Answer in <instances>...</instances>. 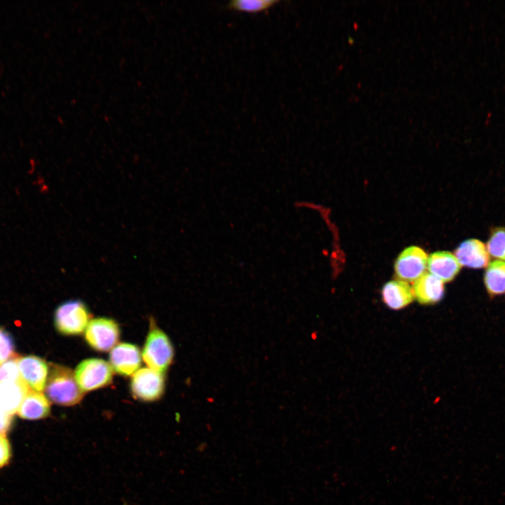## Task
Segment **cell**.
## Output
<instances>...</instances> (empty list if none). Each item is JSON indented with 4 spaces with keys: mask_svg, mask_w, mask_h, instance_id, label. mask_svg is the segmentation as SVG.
Returning <instances> with one entry per match:
<instances>
[{
    "mask_svg": "<svg viewBox=\"0 0 505 505\" xmlns=\"http://www.w3.org/2000/svg\"><path fill=\"white\" fill-rule=\"evenodd\" d=\"M277 0H233L227 7L237 11L258 13L267 10L278 3Z\"/></svg>",
    "mask_w": 505,
    "mask_h": 505,
    "instance_id": "cell-17",
    "label": "cell"
},
{
    "mask_svg": "<svg viewBox=\"0 0 505 505\" xmlns=\"http://www.w3.org/2000/svg\"><path fill=\"white\" fill-rule=\"evenodd\" d=\"M120 330L118 324L108 318L91 320L85 330V339L93 349L99 351L112 350L119 341Z\"/></svg>",
    "mask_w": 505,
    "mask_h": 505,
    "instance_id": "cell-5",
    "label": "cell"
},
{
    "mask_svg": "<svg viewBox=\"0 0 505 505\" xmlns=\"http://www.w3.org/2000/svg\"><path fill=\"white\" fill-rule=\"evenodd\" d=\"M18 365L21 377L28 386L41 392L45 388L49 370L46 361L36 356L29 355L18 357Z\"/></svg>",
    "mask_w": 505,
    "mask_h": 505,
    "instance_id": "cell-9",
    "label": "cell"
},
{
    "mask_svg": "<svg viewBox=\"0 0 505 505\" xmlns=\"http://www.w3.org/2000/svg\"><path fill=\"white\" fill-rule=\"evenodd\" d=\"M384 303L390 309L398 310L409 305L414 299L412 287L408 282L393 280L386 283L382 289Z\"/></svg>",
    "mask_w": 505,
    "mask_h": 505,
    "instance_id": "cell-13",
    "label": "cell"
},
{
    "mask_svg": "<svg viewBox=\"0 0 505 505\" xmlns=\"http://www.w3.org/2000/svg\"><path fill=\"white\" fill-rule=\"evenodd\" d=\"M15 345L12 336L0 328V365L15 356Z\"/></svg>",
    "mask_w": 505,
    "mask_h": 505,
    "instance_id": "cell-20",
    "label": "cell"
},
{
    "mask_svg": "<svg viewBox=\"0 0 505 505\" xmlns=\"http://www.w3.org/2000/svg\"><path fill=\"white\" fill-rule=\"evenodd\" d=\"M18 357L15 355L0 365V382L22 379L18 365Z\"/></svg>",
    "mask_w": 505,
    "mask_h": 505,
    "instance_id": "cell-19",
    "label": "cell"
},
{
    "mask_svg": "<svg viewBox=\"0 0 505 505\" xmlns=\"http://www.w3.org/2000/svg\"><path fill=\"white\" fill-rule=\"evenodd\" d=\"M428 256L418 246H410L403 250L394 264V271L399 280L410 282L418 279L425 273Z\"/></svg>",
    "mask_w": 505,
    "mask_h": 505,
    "instance_id": "cell-7",
    "label": "cell"
},
{
    "mask_svg": "<svg viewBox=\"0 0 505 505\" xmlns=\"http://www.w3.org/2000/svg\"><path fill=\"white\" fill-rule=\"evenodd\" d=\"M91 315L81 301L73 299L61 304L56 309L54 323L57 330L65 335H76L85 331Z\"/></svg>",
    "mask_w": 505,
    "mask_h": 505,
    "instance_id": "cell-3",
    "label": "cell"
},
{
    "mask_svg": "<svg viewBox=\"0 0 505 505\" xmlns=\"http://www.w3.org/2000/svg\"><path fill=\"white\" fill-rule=\"evenodd\" d=\"M29 389L22 379L0 382V409L13 415L18 412Z\"/></svg>",
    "mask_w": 505,
    "mask_h": 505,
    "instance_id": "cell-14",
    "label": "cell"
},
{
    "mask_svg": "<svg viewBox=\"0 0 505 505\" xmlns=\"http://www.w3.org/2000/svg\"><path fill=\"white\" fill-rule=\"evenodd\" d=\"M414 297L422 304L440 302L445 293L444 283L429 272L417 279L412 287Z\"/></svg>",
    "mask_w": 505,
    "mask_h": 505,
    "instance_id": "cell-12",
    "label": "cell"
},
{
    "mask_svg": "<svg viewBox=\"0 0 505 505\" xmlns=\"http://www.w3.org/2000/svg\"><path fill=\"white\" fill-rule=\"evenodd\" d=\"M13 415L0 409V434H6L11 429Z\"/></svg>",
    "mask_w": 505,
    "mask_h": 505,
    "instance_id": "cell-22",
    "label": "cell"
},
{
    "mask_svg": "<svg viewBox=\"0 0 505 505\" xmlns=\"http://www.w3.org/2000/svg\"><path fill=\"white\" fill-rule=\"evenodd\" d=\"M130 386L136 398L154 401L163 393L165 379L163 373L148 367L142 368L133 375Z\"/></svg>",
    "mask_w": 505,
    "mask_h": 505,
    "instance_id": "cell-6",
    "label": "cell"
},
{
    "mask_svg": "<svg viewBox=\"0 0 505 505\" xmlns=\"http://www.w3.org/2000/svg\"><path fill=\"white\" fill-rule=\"evenodd\" d=\"M11 457V447L6 434H0V469L8 464Z\"/></svg>",
    "mask_w": 505,
    "mask_h": 505,
    "instance_id": "cell-21",
    "label": "cell"
},
{
    "mask_svg": "<svg viewBox=\"0 0 505 505\" xmlns=\"http://www.w3.org/2000/svg\"><path fill=\"white\" fill-rule=\"evenodd\" d=\"M454 255L461 266L481 269L489 263V253L485 244L475 238L463 241L455 250Z\"/></svg>",
    "mask_w": 505,
    "mask_h": 505,
    "instance_id": "cell-10",
    "label": "cell"
},
{
    "mask_svg": "<svg viewBox=\"0 0 505 505\" xmlns=\"http://www.w3.org/2000/svg\"><path fill=\"white\" fill-rule=\"evenodd\" d=\"M484 283L491 296L505 293V262L494 260L490 263L484 276Z\"/></svg>",
    "mask_w": 505,
    "mask_h": 505,
    "instance_id": "cell-16",
    "label": "cell"
},
{
    "mask_svg": "<svg viewBox=\"0 0 505 505\" xmlns=\"http://www.w3.org/2000/svg\"><path fill=\"white\" fill-rule=\"evenodd\" d=\"M173 356V346L169 338L151 321L142 352V360L148 368L163 373L171 364Z\"/></svg>",
    "mask_w": 505,
    "mask_h": 505,
    "instance_id": "cell-2",
    "label": "cell"
},
{
    "mask_svg": "<svg viewBox=\"0 0 505 505\" xmlns=\"http://www.w3.org/2000/svg\"><path fill=\"white\" fill-rule=\"evenodd\" d=\"M74 375L80 389L84 393L110 384L114 370L109 362L100 358H88L77 365Z\"/></svg>",
    "mask_w": 505,
    "mask_h": 505,
    "instance_id": "cell-4",
    "label": "cell"
},
{
    "mask_svg": "<svg viewBox=\"0 0 505 505\" xmlns=\"http://www.w3.org/2000/svg\"><path fill=\"white\" fill-rule=\"evenodd\" d=\"M486 248L492 257L505 262V229L499 228L492 233Z\"/></svg>",
    "mask_w": 505,
    "mask_h": 505,
    "instance_id": "cell-18",
    "label": "cell"
},
{
    "mask_svg": "<svg viewBox=\"0 0 505 505\" xmlns=\"http://www.w3.org/2000/svg\"><path fill=\"white\" fill-rule=\"evenodd\" d=\"M461 267L455 255L447 251H438L428 256L429 273L443 283L452 281L459 274Z\"/></svg>",
    "mask_w": 505,
    "mask_h": 505,
    "instance_id": "cell-11",
    "label": "cell"
},
{
    "mask_svg": "<svg viewBox=\"0 0 505 505\" xmlns=\"http://www.w3.org/2000/svg\"><path fill=\"white\" fill-rule=\"evenodd\" d=\"M50 412L48 399L42 392L29 389L17 413L24 419L37 420L47 417Z\"/></svg>",
    "mask_w": 505,
    "mask_h": 505,
    "instance_id": "cell-15",
    "label": "cell"
},
{
    "mask_svg": "<svg viewBox=\"0 0 505 505\" xmlns=\"http://www.w3.org/2000/svg\"><path fill=\"white\" fill-rule=\"evenodd\" d=\"M44 389L49 400L62 406L74 405L83 396L74 372L70 368L58 364L50 365Z\"/></svg>",
    "mask_w": 505,
    "mask_h": 505,
    "instance_id": "cell-1",
    "label": "cell"
},
{
    "mask_svg": "<svg viewBox=\"0 0 505 505\" xmlns=\"http://www.w3.org/2000/svg\"><path fill=\"white\" fill-rule=\"evenodd\" d=\"M139 348L129 343H119L110 351L109 364L114 371L123 376L134 375L141 365Z\"/></svg>",
    "mask_w": 505,
    "mask_h": 505,
    "instance_id": "cell-8",
    "label": "cell"
}]
</instances>
